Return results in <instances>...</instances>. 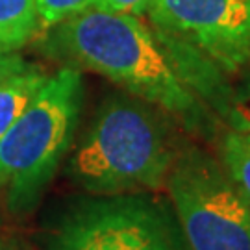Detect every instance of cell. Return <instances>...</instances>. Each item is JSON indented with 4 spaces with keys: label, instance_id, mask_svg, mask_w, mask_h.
<instances>
[{
    "label": "cell",
    "instance_id": "cell-1",
    "mask_svg": "<svg viewBox=\"0 0 250 250\" xmlns=\"http://www.w3.org/2000/svg\"><path fill=\"white\" fill-rule=\"evenodd\" d=\"M52 28L48 45L56 54L123 85L191 130L206 126L197 95L158 34L137 15L91 8Z\"/></svg>",
    "mask_w": 250,
    "mask_h": 250
},
{
    "label": "cell",
    "instance_id": "cell-2",
    "mask_svg": "<svg viewBox=\"0 0 250 250\" xmlns=\"http://www.w3.org/2000/svg\"><path fill=\"white\" fill-rule=\"evenodd\" d=\"M156 109L141 99L106 100L71 158V178L100 197L165 189L180 150Z\"/></svg>",
    "mask_w": 250,
    "mask_h": 250
},
{
    "label": "cell",
    "instance_id": "cell-3",
    "mask_svg": "<svg viewBox=\"0 0 250 250\" xmlns=\"http://www.w3.org/2000/svg\"><path fill=\"white\" fill-rule=\"evenodd\" d=\"M82 95L80 72L58 71L0 139V189L11 209H30L54 176L71 145Z\"/></svg>",
    "mask_w": 250,
    "mask_h": 250
},
{
    "label": "cell",
    "instance_id": "cell-4",
    "mask_svg": "<svg viewBox=\"0 0 250 250\" xmlns=\"http://www.w3.org/2000/svg\"><path fill=\"white\" fill-rule=\"evenodd\" d=\"M165 191L191 250H250V204L219 160L182 148Z\"/></svg>",
    "mask_w": 250,
    "mask_h": 250
},
{
    "label": "cell",
    "instance_id": "cell-5",
    "mask_svg": "<svg viewBox=\"0 0 250 250\" xmlns=\"http://www.w3.org/2000/svg\"><path fill=\"white\" fill-rule=\"evenodd\" d=\"M52 250H191L174 209L145 193L111 195L74 208Z\"/></svg>",
    "mask_w": 250,
    "mask_h": 250
},
{
    "label": "cell",
    "instance_id": "cell-6",
    "mask_svg": "<svg viewBox=\"0 0 250 250\" xmlns=\"http://www.w3.org/2000/svg\"><path fill=\"white\" fill-rule=\"evenodd\" d=\"M146 13L158 34L226 71L250 60V0H152Z\"/></svg>",
    "mask_w": 250,
    "mask_h": 250
},
{
    "label": "cell",
    "instance_id": "cell-7",
    "mask_svg": "<svg viewBox=\"0 0 250 250\" xmlns=\"http://www.w3.org/2000/svg\"><path fill=\"white\" fill-rule=\"evenodd\" d=\"M46 78L45 72L30 65L24 71L0 82V139L26 109Z\"/></svg>",
    "mask_w": 250,
    "mask_h": 250
},
{
    "label": "cell",
    "instance_id": "cell-8",
    "mask_svg": "<svg viewBox=\"0 0 250 250\" xmlns=\"http://www.w3.org/2000/svg\"><path fill=\"white\" fill-rule=\"evenodd\" d=\"M41 28L36 0H0V50L28 45Z\"/></svg>",
    "mask_w": 250,
    "mask_h": 250
},
{
    "label": "cell",
    "instance_id": "cell-9",
    "mask_svg": "<svg viewBox=\"0 0 250 250\" xmlns=\"http://www.w3.org/2000/svg\"><path fill=\"white\" fill-rule=\"evenodd\" d=\"M219 161L250 204V137L226 132L219 143Z\"/></svg>",
    "mask_w": 250,
    "mask_h": 250
},
{
    "label": "cell",
    "instance_id": "cell-10",
    "mask_svg": "<svg viewBox=\"0 0 250 250\" xmlns=\"http://www.w3.org/2000/svg\"><path fill=\"white\" fill-rule=\"evenodd\" d=\"M41 26H56L91 8H100V0H36Z\"/></svg>",
    "mask_w": 250,
    "mask_h": 250
},
{
    "label": "cell",
    "instance_id": "cell-11",
    "mask_svg": "<svg viewBox=\"0 0 250 250\" xmlns=\"http://www.w3.org/2000/svg\"><path fill=\"white\" fill-rule=\"evenodd\" d=\"M224 115L230 125V130L250 137V76L241 82V85L228 99Z\"/></svg>",
    "mask_w": 250,
    "mask_h": 250
},
{
    "label": "cell",
    "instance_id": "cell-12",
    "mask_svg": "<svg viewBox=\"0 0 250 250\" xmlns=\"http://www.w3.org/2000/svg\"><path fill=\"white\" fill-rule=\"evenodd\" d=\"M152 0H100V8L130 15H143L150 6Z\"/></svg>",
    "mask_w": 250,
    "mask_h": 250
},
{
    "label": "cell",
    "instance_id": "cell-13",
    "mask_svg": "<svg viewBox=\"0 0 250 250\" xmlns=\"http://www.w3.org/2000/svg\"><path fill=\"white\" fill-rule=\"evenodd\" d=\"M30 65L21 56L6 52V50H0V82L6 80L11 74H17V72L24 71Z\"/></svg>",
    "mask_w": 250,
    "mask_h": 250
},
{
    "label": "cell",
    "instance_id": "cell-14",
    "mask_svg": "<svg viewBox=\"0 0 250 250\" xmlns=\"http://www.w3.org/2000/svg\"><path fill=\"white\" fill-rule=\"evenodd\" d=\"M0 250H28L17 241H0Z\"/></svg>",
    "mask_w": 250,
    "mask_h": 250
}]
</instances>
